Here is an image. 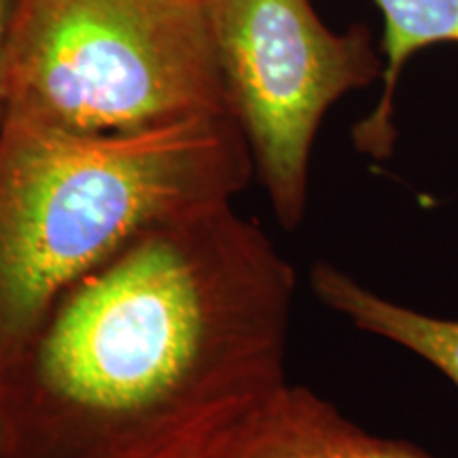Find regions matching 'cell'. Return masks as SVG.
Returning <instances> with one entry per match:
<instances>
[{
	"label": "cell",
	"instance_id": "obj_1",
	"mask_svg": "<svg viewBox=\"0 0 458 458\" xmlns=\"http://www.w3.org/2000/svg\"><path fill=\"white\" fill-rule=\"evenodd\" d=\"M297 278L233 204L145 229L3 380L4 458H223L286 382Z\"/></svg>",
	"mask_w": 458,
	"mask_h": 458
},
{
	"label": "cell",
	"instance_id": "obj_2",
	"mask_svg": "<svg viewBox=\"0 0 458 458\" xmlns=\"http://www.w3.org/2000/svg\"><path fill=\"white\" fill-rule=\"evenodd\" d=\"M255 176L232 114L122 134L4 117L0 131V380L51 306L157 223L233 204Z\"/></svg>",
	"mask_w": 458,
	"mask_h": 458
},
{
	"label": "cell",
	"instance_id": "obj_3",
	"mask_svg": "<svg viewBox=\"0 0 458 458\" xmlns=\"http://www.w3.org/2000/svg\"><path fill=\"white\" fill-rule=\"evenodd\" d=\"M7 114L122 134L229 113L204 0H11Z\"/></svg>",
	"mask_w": 458,
	"mask_h": 458
},
{
	"label": "cell",
	"instance_id": "obj_4",
	"mask_svg": "<svg viewBox=\"0 0 458 458\" xmlns=\"http://www.w3.org/2000/svg\"><path fill=\"white\" fill-rule=\"evenodd\" d=\"M227 105L274 216L306 219L310 157L325 114L385 74L369 28L335 32L310 0H204Z\"/></svg>",
	"mask_w": 458,
	"mask_h": 458
},
{
	"label": "cell",
	"instance_id": "obj_5",
	"mask_svg": "<svg viewBox=\"0 0 458 458\" xmlns=\"http://www.w3.org/2000/svg\"><path fill=\"white\" fill-rule=\"evenodd\" d=\"M223 458H437L380 437L308 386L286 385L257 411Z\"/></svg>",
	"mask_w": 458,
	"mask_h": 458
},
{
	"label": "cell",
	"instance_id": "obj_6",
	"mask_svg": "<svg viewBox=\"0 0 458 458\" xmlns=\"http://www.w3.org/2000/svg\"><path fill=\"white\" fill-rule=\"evenodd\" d=\"M312 293L359 331L397 344L458 388V318L433 317L376 293L329 261L310 270Z\"/></svg>",
	"mask_w": 458,
	"mask_h": 458
},
{
	"label": "cell",
	"instance_id": "obj_7",
	"mask_svg": "<svg viewBox=\"0 0 458 458\" xmlns=\"http://www.w3.org/2000/svg\"><path fill=\"white\" fill-rule=\"evenodd\" d=\"M385 20L382 34V94L374 111L352 128V145L360 156L385 162L397 145L394 96L401 72L411 55L433 45H458V0H376Z\"/></svg>",
	"mask_w": 458,
	"mask_h": 458
},
{
	"label": "cell",
	"instance_id": "obj_8",
	"mask_svg": "<svg viewBox=\"0 0 458 458\" xmlns=\"http://www.w3.org/2000/svg\"><path fill=\"white\" fill-rule=\"evenodd\" d=\"M11 0H0V131L7 117V88H4V30H7Z\"/></svg>",
	"mask_w": 458,
	"mask_h": 458
},
{
	"label": "cell",
	"instance_id": "obj_9",
	"mask_svg": "<svg viewBox=\"0 0 458 458\" xmlns=\"http://www.w3.org/2000/svg\"><path fill=\"white\" fill-rule=\"evenodd\" d=\"M0 458H4V416L0 408Z\"/></svg>",
	"mask_w": 458,
	"mask_h": 458
}]
</instances>
